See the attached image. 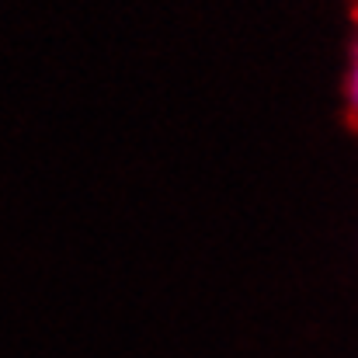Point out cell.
I'll return each instance as SVG.
<instances>
[{
    "instance_id": "cell-1",
    "label": "cell",
    "mask_w": 358,
    "mask_h": 358,
    "mask_svg": "<svg viewBox=\"0 0 358 358\" xmlns=\"http://www.w3.org/2000/svg\"><path fill=\"white\" fill-rule=\"evenodd\" d=\"M348 108L358 119V56H355V66H352V77H348Z\"/></svg>"
}]
</instances>
